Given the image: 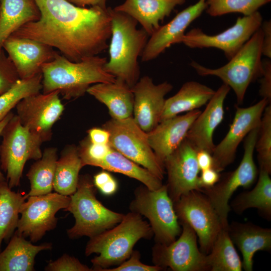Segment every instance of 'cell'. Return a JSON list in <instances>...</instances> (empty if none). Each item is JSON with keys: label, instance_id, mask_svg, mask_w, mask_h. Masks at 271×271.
Returning a JSON list of instances; mask_svg holds the SVG:
<instances>
[{"label": "cell", "instance_id": "1", "mask_svg": "<svg viewBox=\"0 0 271 271\" xmlns=\"http://www.w3.org/2000/svg\"><path fill=\"white\" fill-rule=\"evenodd\" d=\"M34 1L40 12V19L12 35L46 44L72 62L97 56L108 47V7L81 8L66 0Z\"/></svg>", "mask_w": 271, "mask_h": 271}, {"label": "cell", "instance_id": "2", "mask_svg": "<svg viewBox=\"0 0 271 271\" xmlns=\"http://www.w3.org/2000/svg\"><path fill=\"white\" fill-rule=\"evenodd\" d=\"M107 61L97 55L72 62L57 52L42 67L43 93L57 90L70 100L83 96L92 84L112 82L116 78L105 71Z\"/></svg>", "mask_w": 271, "mask_h": 271}, {"label": "cell", "instance_id": "3", "mask_svg": "<svg viewBox=\"0 0 271 271\" xmlns=\"http://www.w3.org/2000/svg\"><path fill=\"white\" fill-rule=\"evenodd\" d=\"M111 17L109 59L105 71L124 81L130 87L139 80L138 58L141 56L149 36L138 22L128 15L108 7Z\"/></svg>", "mask_w": 271, "mask_h": 271}, {"label": "cell", "instance_id": "4", "mask_svg": "<svg viewBox=\"0 0 271 271\" xmlns=\"http://www.w3.org/2000/svg\"><path fill=\"white\" fill-rule=\"evenodd\" d=\"M153 236L150 224L141 215L130 211L112 228L90 238L85 254L86 256L97 254L91 260L92 269L103 271L128 258L139 240L150 239Z\"/></svg>", "mask_w": 271, "mask_h": 271}, {"label": "cell", "instance_id": "5", "mask_svg": "<svg viewBox=\"0 0 271 271\" xmlns=\"http://www.w3.org/2000/svg\"><path fill=\"white\" fill-rule=\"evenodd\" d=\"M96 188L88 174L79 175L76 191L64 210L72 213L75 223L67 230L71 239L82 236L89 238L110 229L119 223L124 214L104 206L96 198Z\"/></svg>", "mask_w": 271, "mask_h": 271}, {"label": "cell", "instance_id": "6", "mask_svg": "<svg viewBox=\"0 0 271 271\" xmlns=\"http://www.w3.org/2000/svg\"><path fill=\"white\" fill-rule=\"evenodd\" d=\"M263 32L261 27L225 65L216 69L205 67L192 61L190 66L200 76H214L234 91L237 103H243L246 90L262 72L261 60Z\"/></svg>", "mask_w": 271, "mask_h": 271}, {"label": "cell", "instance_id": "7", "mask_svg": "<svg viewBox=\"0 0 271 271\" xmlns=\"http://www.w3.org/2000/svg\"><path fill=\"white\" fill-rule=\"evenodd\" d=\"M0 145L1 169L6 174L10 188L20 185L25 165L29 160H38L42 156L44 142L38 134L24 126L14 115L3 129Z\"/></svg>", "mask_w": 271, "mask_h": 271}, {"label": "cell", "instance_id": "8", "mask_svg": "<svg viewBox=\"0 0 271 271\" xmlns=\"http://www.w3.org/2000/svg\"><path fill=\"white\" fill-rule=\"evenodd\" d=\"M130 211L146 217L156 243L169 244L176 239L182 228L166 185L151 190L144 185L137 188L129 204Z\"/></svg>", "mask_w": 271, "mask_h": 271}, {"label": "cell", "instance_id": "9", "mask_svg": "<svg viewBox=\"0 0 271 271\" xmlns=\"http://www.w3.org/2000/svg\"><path fill=\"white\" fill-rule=\"evenodd\" d=\"M102 127L109 133V145L111 148L163 179L166 173L164 165L151 148L147 133L137 124L132 116L122 119L111 118Z\"/></svg>", "mask_w": 271, "mask_h": 271}, {"label": "cell", "instance_id": "10", "mask_svg": "<svg viewBox=\"0 0 271 271\" xmlns=\"http://www.w3.org/2000/svg\"><path fill=\"white\" fill-rule=\"evenodd\" d=\"M259 126L245 137L243 158L237 168L219 179L214 186L201 191L208 198L218 215L223 228H228L229 201L239 187L249 188L255 182L258 171L253 159L255 145Z\"/></svg>", "mask_w": 271, "mask_h": 271}, {"label": "cell", "instance_id": "11", "mask_svg": "<svg viewBox=\"0 0 271 271\" xmlns=\"http://www.w3.org/2000/svg\"><path fill=\"white\" fill-rule=\"evenodd\" d=\"M180 223L189 225L198 237L200 249L208 254L218 234L223 228L216 210L201 191L193 190L174 202Z\"/></svg>", "mask_w": 271, "mask_h": 271}, {"label": "cell", "instance_id": "12", "mask_svg": "<svg viewBox=\"0 0 271 271\" xmlns=\"http://www.w3.org/2000/svg\"><path fill=\"white\" fill-rule=\"evenodd\" d=\"M69 202L70 196L56 192L28 196L21 207L16 232L29 237L32 242H37L47 231L55 228L56 213L66 209Z\"/></svg>", "mask_w": 271, "mask_h": 271}, {"label": "cell", "instance_id": "13", "mask_svg": "<svg viewBox=\"0 0 271 271\" xmlns=\"http://www.w3.org/2000/svg\"><path fill=\"white\" fill-rule=\"evenodd\" d=\"M180 224L182 231L177 239L169 244L156 243L153 247L154 265L174 271L209 270L206 254L198 248L195 232L187 224Z\"/></svg>", "mask_w": 271, "mask_h": 271}, {"label": "cell", "instance_id": "14", "mask_svg": "<svg viewBox=\"0 0 271 271\" xmlns=\"http://www.w3.org/2000/svg\"><path fill=\"white\" fill-rule=\"evenodd\" d=\"M262 23V16L257 11L239 17L233 26L216 35H209L200 29H193L185 34L181 43L191 48L218 49L229 60L260 28Z\"/></svg>", "mask_w": 271, "mask_h": 271}, {"label": "cell", "instance_id": "15", "mask_svg": "<svg viewBox=\"0 0 271 271\" xmlns=\"http://www.w3.org/2000/svg\"><path fill=\"white\" fill-rule=\"evenodd\" d=\"M60 92H40L21 100L16 105L21 124L38 134L44 142L52 137V128L64 109Z\"/></svg>", "mask_w": 271, "mask_h": 271}, {"label": "cell", "instance_id": "16", "mask_svg": "<svg viewBox=\"0 0 271 271\" xmlns=\"http://www.w3.org/2000/svg\"><path fill=\"white\" fill-rule=\"evenodd\" d=\"M268 103L266 99L262 98L247 107H236L228 132L212 153L213 169L220 172L233 162L239 144L250 131L260 125L263 112Z\"/></svg>", "mask_w": 271, "mask_h": 271}, {"label": "cell", "instance_id": "17", "mask_svg": "<svg viewBox=\"0 0 271 271\" xmlns=\"http://www.w3.org/2000/svg\"><path fill=\"white\" fill-rule=\"evenodd\" d=\"M196 155V150L185 139L163 162L168 176V192L173 203L189 192L200 190Z\"/></svg>", "mask_w": 271, "mask_h": 271}, {"label": "cell", "instance_id": "18", "mask_svg": "<svg viewBox=\"0 0 271 271\" xmlns=\"http://www.w3.org/2000/svg\"><path fill=\"white\" fill-rule=\"evenodd\" d=\"M173 88L167 81L154 84L148 76L140 78L131 87L134 96L133 118L145 132H149L160 123L166 99Z\"/></svg>", "mask_w": 271, "mask_h": 271}, {"label": "cell", "instance_id": "19", "mask_svg": "<svg viewBox=\"0 0 271 271\" xmlns=\"http://www.w3.org/2000/svg\"><path fill=\"white\" fill-rule=\"evenodd\" d=\"M3 49L13 63L21 79L41 73L43 65L54 59L58 52L43 43L11 35Z\"/></svg>", "mask_w": 271, "mask_h": 271}, {"label": "cell", "instance_id": "20", "mask_svg": "<svg viewBox=\"0 0 271 271\" xmlns=\"http://www.w3.org/2000/svg\"><path fill=\"white\" fill-rule=\"evenodd\" d=\"M206 0H199L178 13L169 22L161 26L148 39L141 55L143 62L157 58L171 45L181 43L190 24L206 10Z\"/></svg>", "mask_w": 271, "mask_h": 271}, {"label": "cell", "instance_id": "21", "mask_svg": "<svg viewBox=\"0 0 271 271\" xmlns=\"http://www.w3.org/2000/svg\"><path fill=\"white\" fill-rule=\"evenodd\" d=\"M230 89L224 84L220 86L188 130L186 139L197 152L204 150L212 154L215 146L213 133L223 119L224 102Z\"/></svg>", "mask_w": 271, "mask_h": 271}, {"label": "cell", "instance_id": "22", "mask_svg": "<svg viewBox=\"0 0 271 271\" xmlns=\"http://www.w3.org/2000/svg\"><path fill=\"white\" fill-rule=\"evenodd\" d=\"M201 112L198 109H195L182 115L166 119L147 132L149 144L163 164L186 139L188 130Z\"/></svg>", "mask_w": 271, "mask_h": 271}, {"label": "cell", "instance_id": "23", "mask_svg": "<svg viewBox=\"0 0 271 271\" xmlns=\"http://www.w3.org/2000/svg\"><path fill=\"white\" fill-rule=\"evenodd\" d=\"M186 0H125L113 9L124 13L140 23L148 35H152L161 26L175 8Z\"/></svg>", "mask_w": 271, "mask_h": 271}, {"label": "cell", "instance_id": "24", "mask_svg": "<svg viewBox=\"0 0 271 271\" xmlns=\"http://www.w3.org/2000/svg\"><path fill=\"white\" fill-rule=\"evenodd\" d=\"M228 232L242 256V268L246 271L253 269V257L257 251L271 249V229L250 223H232Z\"/></svg>", "mask_w": 271, "mask_h": 271}, {"label": "cell", "instance_id": "25", "mask_svg": "<svg viewBox=\"0 0 271 271\" xmlns=\"http://www.w3.org/2000/svg\"><path fill=\"white\" fill-rule=\"evenodd\" d=\"M87 93L106 105L111 118L132 116L133 94L131 88L123 80L116 78L112 82L94 84L88 88Z\"/></svg>", "mask_w": 271, "mask_h": 271}, {"label": "cell", "instance_id": "26", "mask_svg": "<svg viewBox=\"0 0 271 271\" xmlns=\"http://www.w3.org/2000/svg\"><path fill=\"white\" fill-rule=\"evenodd\" d=\"M52 247L50 243L34 245L15 232L7 247L0 251V271H33L37 254Z\"/></svg>", "mask_w": 271, "mask_h": 271}, {"label": "cell", "instance_id": "27", "mask_svg": "<svg viewBox=\"0 0 271 271\" xmlns=\"http://www.w3.org/2000/svg\"><path fill=\"white\" fill-rule=\"evenodd\" d=\"M215 91L197 81L185 82L173 96L166 99L160 122L184 112H189L205 105Z\"/></svg>", "mask_w": 271, "mask_h": 271}, {"label": "cell", "instance_id": "28", "mask_svg": "<svg viewBox=\"0 0 271 271\" xmlns=\"http://www.w3.org/2000/svg\"><path fill=\"white\" fill-rule=\"evenodd\" d=\"M0 51L6 40L25 25L38 21L40 12L34 0H0Z\"/></svg>", "mask_w": 271, "mask_h": 271}, {"label": "cell", "instance_id": "29", "mask_svg": "<svg viewBox=\"0 0 271 271\" xmlns=\"http://www.w3.org/2000/svg\"><path fill=\"white\" fill-rule=\"evenodd\" d=\"M82 167L77 147L74 145L67 146L56 162L53 182L55 191L65 196L73 194L76 190Z\"/></svg>", "mask_w": 271, "mask_h": 271}, {"label": "cell", "instance_id": "30", "mask_svg": "<svg viewBox=\"0 0 271 271\" xmlns=\"http://www.w3.org/2000/svg\"><path fill=\"white\" fill-rule=\"evenodd\" d=\"M94 166L134 179L151 190L157 189L163 185L162 180L112 148Z\"/></svg>", "mask_w": 271, "mask_h": 271}, {"label": "cell", "instance_id": "31", "mask_svg": "<svg viewBox=\"0 0 271 271\" xmlns=\"http://www.w3.org/2000/svg\"><path fill=\"white\" fill-rule=\"evenodd\" d=\"M269 173L261 169L257 182L250 191L239 194L232 201L231 207L238 214L247 209H257L267 219L271 217V179Z\"/></svg>", "mask_w": 271, "mask_h": 271}, {"label": "cell", "instance_id": "32", "mask_svg": "<svg viewBox=\"0 0 271 271\" xmlns=\"http://www.w3.org/2000/svg\"><path fill=\"white\" fill-rule=\"evenodd\" d=\"M28 196L13 191L6 180L0 182V251L3 241H8L17 229L21 207Z\"/></svg>", "mask_w": 271, "mask_h": 271}, {"label": "cell", "instance_id": "33", "mask_svg": "<svg viewBox=\"0 0 271 271\" xmlns=\"http://www.w3.org/2000/svg\"><path fill=\"white\" fill-rule=\"evenodd\" d=\"M57 149L49 147L44 150L40 159L31 166L26 176L30 183L28 196H38L52 192L56 162Z\"/></svg>", "mask_w": 271, "mask_h": 271}, {"label": "cell", "instance_id": "34", "mask_svg": "<svg viewBox=\"0 0 271 271\" xmlns=\"http://www.w3.org/2000/svg\"><path fill=\"white\" fill-rule=\"evenodd\" d=\"M228 228L221 229L211 251L206 254L209 270H242V261L230 238Z\"/></svg>", "mask_w": 271, "mask_h": 271}, {"label": "cell", "instance_id": "35", "mask_svg": "<svg viewBox=\"0 0 271 271\" xmlns=\"http://www.w3.org/2000/svg\"><path fill=\"white\" fill-rule=\"evenodd\" d=\"M42 73L31 78L20 79L0 95V121L23 98L40 93L42 89Z\"/></svg>", "mask_w": 271, "mask_h": 271}, {"label": "cell", "instance_id": "36", "mask_svg": "<svg viewBox=\"0 0 271 271\" xmlns=\"http://www.w3.org/2000/svg\"><path fill=\"white\" fill-rule=\"evenodd\" d=\"M271 0H206V13L212 17L230 13L250 15Z\"/></svg>", "mask_w": 271, "mask_h": 271}, {"label": "cell", "instance_id": "37", "mask_svg": "<svg viewBox=\"0 0 271 271\" xmlns=\"http://www.w3.org/2000/svg\"><path fill=\"white\" fill-rule=\"evenodd\" d=\"M260 169L271 173V105L263 112L255 145Z\"/></svg>", "mask_w": 271, "mask_h": 271}, {"label": "cell", "instance_id": "38", "mask_svg": "<svg viewBox=\"0 0 271 271\" xmlns=\"http://www.w3.org/2000/svg\"><path fill=\"white\" fill-rule=\"evenodd\" d=\"M111 148L109 144H93L87 137L81 142L77 149L84 167L86 165L94 166L96 162L109 152Z\"/></svg>", "mask_w": 271, "mask_h": 271}, {"label": "cell", "instance_id": "39", "mask_svg": "<svg viewBox=\"0 0 271 271\" xmlns=\"http://www.w3.org/2000/svg\"><path fill=\"white\" fill-rule=\"evenodd\" d=\"M19 79L13 63L2 49L0 51V95L9 90Z\"/></svg>", "mask_w": 271, "mask_h": 271}, {"label": "cell", "instance_id": "40", "mask_svg": "<svg viewBox=\"0 0 271 271\" xmlns=\"http://www.w3.org/2000/svg\"><path fill=\"white\" fill-rule=\"evenodd\" d=\"M46 271H91L92 268L81 263L75 257L64 254L55 260L50 261L45 267Z\"/></svg>", "mask_w": 271, "mask_h": 271}, {"label": "cell", "instance_id": "41", "mask_svg": "<svg viewBox=\"0 0 271 271\" xmlns=\"http://www.w3.org/2000/svg\"><path fill=\"white\" fill-rule=\"evenodd\" d=\"M140 253L132 251L130 256L119 265L113 268L104 269L103 271H159L163 270L161 267L150 265L142 263L140 260Z\"/></svg>", "mask_w": 271, "mask_h": 271}, {"label": "cell", "instance_id": "42", "mask_svg": "<svg viewBox=\"0 0 271 271\" xmlns=\"http://www.w3.org/2000/svg\"><path fill=\"white\" fill-rule=\"evenodd\" d=\"M259 92L262 98L271 101V62L268 59L262 60V72L260 77Z\"/></svg>", "mask_w": 271, "mask_h": 271}, {"label": "cell", "instance_id": "43", "mask_svg": "<svg viewBox=\"0 0 271 271\" xmlns=\"http://www.w3.org/2000/svg\"><path fill=\"white\" fill-rule=\"evenodd\" d=\"M219 173L213 168L201 171L199 177L200 190L210 188L217 183L220 178Z\"/></svg>", "mask_w": 271, "mask_h": 271}, {"label": "cell", "instance_id": "44", "mask_svg": "<svg viewBox=\"0 0 271 271\" xmlns=\"http://www.w3.org/2000/svg\"><path fill=\"white\" fill-rule=\"evenodd\" d=\"M88 138L93 144H109V133L104 128L93 127L87 131Z\"/></svg>", "mask_w": 271, "mask_h": 271}, {"label": "cell", "instance_id": "45", "mask_svg": "<svg viewBox=\"0 0 271 271\" xmlns=\"http://www.w3.org/2000/svg\"><path fill=\"white\" fill-rule=\"evenodd\" d=\"M261 28L263 32V38L262 43V53L267 58H271V22L270 21H266L261 25Z\"/></svg>", "mask_w": 271, "mask_h": 271}, {"label": "cell", "instance_id": "46", "mask_svg": "<svg viewBox=\"0 0 271 271\" xmlns=\"http://www.w3.org/2000/svg\"><path fill=\"white\" fill-rule=\"evenodd\" d=\"M196 159L200 171L213 168V158L209 152L204 150L197 152Z\"/></svg>", "mask_w": 271, "mask_h": 271}, {"label": "cell", "instance_id": "47", "mask_svg": "<svg viewBox=\"0 0 271 271\" xmlns=\"http://www.w3.org/2000/svg\"><path fill=\"white\" fill-rule=\"evenodd\" d=\"M72 4L81 8L99 7L106 9V0H66Z\"/></svg>", "mask_w": 271, "mask_h": 271}, {"label": "cell", "instance_id": "48", "mask_svg": "<svg viewBox=\"0 0 271 271\" xmlns=\"http://www.w3.org/2000/svg\"><path fill=\"white\" fill-rule=\"evenodd\" d=\"M118 188L116 180L112 177L98 189L100 192L106 196H110L114 194Z\"/></svg>", "mask_w": 271, "mask_h": 271}, {"label": "cell", "instance_id": "49", "mask_svg": "<svg viewBox=\"0 0 271 271\" xmlns=\"http://www.w3.org/2000/svg\"><path fill=\"white\" fill-rule=\"evenodd\" d=\"M14 114L11 111L9 112L2 120L0 121V136L5 125L13 117ZM6 179L0 170V182L6 181Z\"/></svg>", "mask_w": 271, "mask_h": 271}, {"label": "cell", "instance_id": "50", "mask_svg": "<svg viewBox=\"0 0 271 271\" xmlns=\"http://www.w3.org/2000/svg\"><path fill=\"white\" fill-rule=\"evenodd\" d=\"M0 8H1V6H0Z\"/></svg>", "mask_w": 271, "mask_h": 271}]
</instances>
